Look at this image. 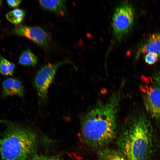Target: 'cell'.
<instances>
[{
    "label": "cell",
    "instance_id": "cell-11",
    "mask_svg": "<svg viewBox=\"0 0 160 160\" xmlns=\"http://www.w3.org/2000/svg\"><path fill=\"white\" fill-rule=\"evenodd\" d=\"M38 62L37 57L29 49L24 51L19 59V62L24 66H34Z\"/></svg>",
    "mask_w": 160,
    "mask_h": 160
},
{
    "label": "cell",
    "instance_id": "cell-18",
    "mask_svg": "<svg viewBox=\"0 0 160 160\" xmlns=\"http://www.w3.org/2000/svg\"><path fill=\"white\" fill-rule=\"evenodd\" d=\"M22 1L20 0H7V3L8 6L12 7H17Z\"/></svg>",
    "mask_w": 160,
    "mask_h": 160
},
{
    "label": "cell",
    "instance_id": "cell-4",
    "mask_svg": "<svg viewBox=\"0 0 160 160\" xmlns=\"http://www.w3.org/2000/svg\"><path fill=\"white\" fill-rule=\"evenodd\" d=\"M141 80L140 89L146 110L153 119L160 123V88L150 76L142 75Z\"/></svg>",
    "mask_w": 160,
    "mask_h": 160
},
{
    "label": "cell",
    "instance_id": "cell-9",
    "mask_svg": "<svg viewBox=\"0 0 160 160\" xmlns=\"http://www.w3.org/2000/svg\"><path fill=\"white\" fill-rule=\"evenodd\" d=\"M38 2L44 9L59 15L63 16L65 12L66 1L65 0H39Z\"/></svg>",
    "mask_w": 160,
    "mask_h": 160
},
{
    "label": "cell",
    "instance_id": "cell-17",
    "mask_svg": "<svg viewBox=\"0 0 160 160\" xmlns=\"http://www.w3.org/2000/svg\"><path fill=\"white\" fill-rule=\"evenodd\" d=\"M27 160H60L55 156H48L43 155L35 154L33 155Z\"/></svg>",
    "mask_w": 160,
    "mask_h": 160
},
{
    "label": "cell",
    "instance_id": "cell-5",
    "mask_svg": "<svg viewBox=\"0 0 160 160\" xmlns=\"http://www.w3.org/2000/svg\"><path fill=\"white\" fill-rule=\"evenodd\" d=\"M135 15L133 7L129 3L122 2L115 9L112 26L116 39L121 40L127 35L133 25Z\"/></svg>",
    "mask_w": 160,
    "mask_h": 160
},
{
    "label": "cell",
    "instance_id": "cell-19",
    "mask_svg": "<svg viewBox=\"0 0 160 160\" xmlns=\"http://www.w3.org/2000/svg\"><path fill=\"white\" fill-rule=\"evenodd\" d=\"M153 78L156 83L160 88V71L157 73Z\"/></svg>",
    "mask_w": 160,
    "mask_h": 160
},
{
    "label": "cell",
    "instance_id": "cell-6",
    "mask_svg": "<svg viewBox=\"0 0 160 160\" xmlns=\"http://www.w3.org/2000/svg\"><path fill=\"white\" fill-rule=\"evenodd\" d=\"M64 62L48 63L41 68L37 72L34 84L38 94L42 100L47 99L48 88L54 79L56 71Z\"/></svg>",
    "mask_w": 160,
    "mask_h": 160
},
{
    "label": "cell",
    "instance_id": "cell-3",
    "mask_svg": "<svg viewBox=\"0 0 160 160\" xmlns=\"http://www.w3.org/2000/svg\"><path fill=\"white\" fill-rule=\"evenodd\" d=\"M6 126L0 137L1 160H27L37 145L36 134L29 128L3 119Z\"/></svg>",
    "mask_w": 160,
    "mask_h": 160
},
{
    "label": "cell",
    "instance_id": "cell-12",
    "mask_svg": "<svg viewBox=\"0 0 160 160\" xmlns=\"http://www.w3.org/2000/svg\"><path fill=\"white\" fill-rule=\"evenodd\" d=\"M25 15L24 10L21 9H16L8 12L6 15L7 19L12 24L20 23L24 20Z\"/></svg>",
    "mask_w": 160,
    "mask_h": 160
},
{
    "label": "cell",
    "instance_id": "cell-15",
    "mask_svg": "<svg viewBox=\"0 0 160 160\" xmlns=\"http://www.w3.org/2000/svg\"><path fill=\"white\" fill-rule=\"evenodd\" d=\"M14 95L23 97L24 94V87L21 82L17 79H15L14 83Z\"/></svg>",
    "mask_w": 160,
    "mask_h": 160
},
{
    "label": "cell",
    "instance_id": "cell-8",
    "mask_svg": "<svg viewBox=\"0 0 160 160\" xmlns=\"http://www.w3.org/2000/svg\"><path fill=\"white\" fill-rule=\"evenodd\" d=\"M141 54L154 52L160 56V32L151 35L140 49Z\"/></svg>",
    "mask_w": 160,
    "mask_h": 160
},
{
    "label": "cell",
    "instance_id": "cell-14",
    "mask_svg": "<svg viewBox=\"0 0 160 160\" xmlns=\"http://www.w3.org/2000/svg\"><path fill=\"white\" fill-rule=\"evenodd\" d=\"M15 79L9 78L4 80L2 83L1 95L6 97L14 95V82Z\"/></svg>",
    "mask_w": 160,
    "mask_h": 160
},
{
    "label": "cell",
    "instance_id": "cell-16",
    "mask_svg": "<svg viewBox=\"0 0 160 160\" xmlns=\"http://www.w3.org/2000/svg\"><path fill=\"white\" fill-rule=\"evenodd\" d=\"M159 57L156 53L150 52L146 54L144 60L146 63L151 65L155 63L158 61Z\"/></svg>",
    "mask_w": 160,
    "mask_h": 160
},
{
    "label": "cell",
    "instance_id": "cell-1",
    "mask_svg": "<svg viewBox=\"0 0 160 160\" xmlns=\"http://www.w3.org/2000/svg\"><path fill=\"white\" fill-rule=\"evenodd\" d=\"M123 85L122 84L105 102L95 105L82 116L80 137L87 147L100 149L116 137L117 115Z\"/></svg>",
    "mask_w": 160,
    "mask_h": 160
},
{
    "label": "cell",
    "instance_id": "cell-10",
    "mask_svg": "<svg viewBox=\"0 0 160 160\" xmlns=\"http://www.w3.org/2000/svg\"><path fill=\"white\" fill-rule=\"evenodd\" d=\"M97 160H127L119 150L108 148H101L97 153Z\"/></svg>",
    "mask_w": 160,
    "mask_h": 160
},
{
    "label": "cell",
    "instance_id": "cell-2",
    "mask_svg": "<svg viewBox=\"0 0 160 160\" xmlns=\"http://www.w3.org/2000/svg\"><path fill=\"white\" fill-rule=\"evenodd\" d=\"M153 127L143 113L127 119L117 140L119 150L127 160H149L153 147Z\"/></svg>",
    "mask_w": 160,
    "mask_h": 160
},
{
    "label": "cell",
    "instance_id": "cell-13",
    "mask_svg": "<svg viewBox=\"0 0 160 160\" xmlns=\"http://www.w3.org/2000/svg\"><path fill=\"white\" fill-rule=\"evenodd\" d=\"M15 65L13 63L2 57H0V73L5 76H12Z\"/></svg>",
    "mask_w": 160,
    "mask_h": 160
},
{
    "label": "cell",
    "instance_id": "cell-20",
    "mask_svg": "<svg viewBox=\"0 0 160 160\" xmlns=\"http://www.w3.org/2000/svg\"><path fill=\"white\" fill-rule=\"evenodd\" d=\"M2 3V1L0 0V6L1 5Z\"/></svg>",
    "mask_w": 160,
    "mask_h": 160
},
{
    "label": "cell",
    "instance_id": "cell-7",
    "mask_svg": "<svg viewBox=\"0 0 160 160\" xmlns=\"http://www.w3.org/2000/svg\"><path fill=\"white\" fill-rule=\"evenodd\" d=\"M14 33L32 41L41 47H48L50 42L49 37L46 31L41 28L20 24L14 29Z\"/></svg>",
    "mask_w": 160,
    "mask_h": 160
}]
</instances>
